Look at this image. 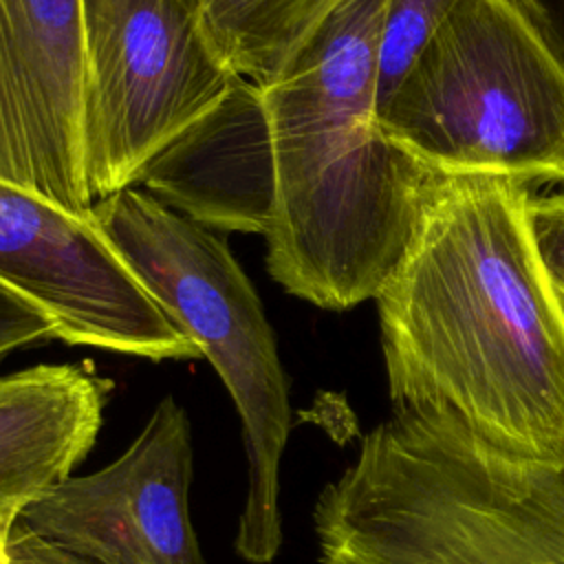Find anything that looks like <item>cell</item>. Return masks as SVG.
<instances>
[{
	"instance_id": "6da1fadb",
	"label": "cell",
	"mask_w": 564,
	"mask_h": 564,
	"mask_svg": "<svg viewBox=\"0 0 564 564\" xmlns=\"http://www.w3.org/2000/svg\"><path fill=\"white\" fill-rule=\"evenodd\" d=\"M531 185L438 176L375 302L392 412L443 423L505 469L564 463V302Z\"/></svg>"
},
{
	"instance_id": "7a4b0ae2",
	"label": "cell",
	"mask_w": 564,
	"mask_h": 564,
	"mask_svg": "<svg viewBox=\"0 0 564 564\" xmlns=\"http://www.w3.org/2000/svg\"><path fill=\"white\" fill-rule=\"evenodd\" d=\"M386 4L346 0L260 88L275 174L267 271L291 295L328 311L377 297L438 178L377 119Z\"/></svg>"
},
{
	"instance_id": "3957f363",
	"label": "cell",
	"mask_w": 564,
	"mask_h": 564,
	"mask_svg": "<svg viewBox=\"0 0 564 564\" xmlns=\"http://www.w3.org/2000/svg\"><path fill=\"white\" fill-rule=\"evenodd\" d=\"M313 531L322 564H564V463L505 469L392 412L324 485Z\"/></svg>"
},
{
	"instance_id": "277c9868",
	"label": "cell",
	"mask_w": 564,
	"mask_h": 564,
	"mask_svg": "<svg viewBox=\"0 0 564 564\" xmlns=\"http://www.w3.org/2000/svg\"><path fill=\"white\" fill-rule=\"evenodd\" d=\"M377 119L438 176L564 183V57L522 0H456Z\"/></svg>"
},
{
	"instance_id": "5b68a950",
	"label": "cell",
	"mask_w": 564,
	"mask_h": 564,
	"mask_svg": "<svg viewBox=\"0 0 564 564\" xmlns=\"http://www.w3.org/2000/svg\"><path fill=\"white\" fill-rule=\"evenodd\" d=\"M90 207L137 280L223 379L242 425L249 476L234 546L249 564L273 562L282 546L280 463L291 401L253 284L225 238L143 187H126Z\"/></svg>"
},
{
	"instance_id": "8992f818",
	"label": "cell",
	"mask_w": 564,
	"mask_h": 564,
	"mask_svg": "<svg viewBox=\"0 0 564 564\" xmlns=\"http://www.w3.org/2000/svg\"><path fill=\"white\" fill-rule=\"evenodd\" d=\"M84 172L93 203L223 101L236 73L198 0H82Z\"/></svg>"
},
{
	"instance_id": "52a82bcc",
	"label": "cell",
	"mask_w": 564,
	"mask_h": 564,
	"mask_svg": "<svg viewBox=\"0 0 564 564\" xmlns=\"http://www.w3.org/2000/svg\"><path fill=\"white\" fill-rule=\"evenodd\" d=\"M0 284L48 315L70 346L152 361L203 357L117 253L93 207L68 209L4 178Z\"/></svg>"
},
{
	"instance_id": "ba28073f",
	"label": "cell",
	"mask_w": 564,
	"mask_h": 564,
	"mask_svg": "<svg viewBox=\"0 0 564 564\" xmlns=\"http://www.w3.org/2000/svg\"><path fill=\"white\" fill-rule=\"evenodd\" d=\"M192 458L187 412L167 394L112 463L53 485L18 522L95 564H205L189 518Z\"/></svg>"
},
{
	"instance_id": "9c48e42d",
	"label": "cell",
	"mask_w": 564,
	"mask_h": 564,
	"mask_svg": "<svg viewBox=\"0 0 564 564\" xmlns=\"http://www.w3.org/2000/svg\"><path fill=\"white\" fill-rule=\"evenodd\" d=\"M0 178L68 209L93 205L82 0H0Z\"/></svg>"
},
{
	"instance_id": "30bf717a",
	"label": "cell",
	"mask_w": 564,
	"mask_h": 564,
	"mask_svg": "<svg viewBox=\"0 0 564 564\" xmlns=\"http://www.w3.org/2000/svg\"><path fill=\"white\" fill-rule=\"evenodd\" d=\"M139 185L214 231L264 236L275 174L262 90L236 77L223 101L148 165Z\"/></svg>"
},
{
	"instance_id": "8fae6325",
	"label": "cell",
	"mask_w": 564,
	"mask_h": 564,
	"mask_svg": "<svg viewBox=\"0 0 564 564\" xmlns=\"http://www.w3.org/2000/svg\"><path fill=\"white\" fill-rule=\"evenodd\" d=\"M112 381L90 364H37L0 375V527L73 476L101 430Z\"/></svg>"
},
{
	"instance_id": "7c38bea8",
	"label": "cell",
	"mask_w": 564,
	"mask_h": 564,
	"mask_svg": "<svg viewBox=\"0 0 564 564\" xmlns=\"http://www.w3.org/2000/svg\"><path fill=\"white\" fill-rule=\"evenodd\" d=\"M346 0H198L229 68L264 88Z\"/></svg>"
},
{
	"instance_id": "4fadbf2b",
	"label": "cell",
	"mask_w": 564,
	"mask_h": 564,
	"mask_svg": "<svg viewBox=\"0 0 564 564\" xmlns=\"http://www.w3.org/2000/svg\"><path fill=\"white\" fill-rule=\"evenodd\" d=\"M456 0H388L377 55L379 110L401 84Z\"/></svg>"
},
{
	"instance_id": "5bb4252c",
	"label": "cell",
	"mask_w": 564,
	"mask_h": 564,
	"mask_svg": "<svg viewBox=\"0 0 564 564\" xmlns=\"http://www.w3.org/2000/svg\"><path fill=\"white\" fill-rule=\"evenodd\" d=\"M48 339H57L53 319L0 284V359Z\"/></svg>"
},
{
	"instance_id": "9a60e30c",
	"label": "cell",
	"mask_w": 564,
	"mask_h": 564,
	"mask_svg": "<svg viewBox=\"0 0 564 564\" xmlns=\"http://www.w3.org/2000/svg\"><path fill=\"white\" fill-rule=\"evenodd\" d=\"M531 227L544 269L564 302V192L531 198Z\"/></svg>"
},
{
	"instance_id": "2e32d148",
	"label": "cell",
	"mask_w": 564,
	"mask_h": 564,
	"mask_svg": "<svg viewBox=\"0 0 564 564\" xmlns=\"http://www.w3.org/2000/svg\"><path fill=\"white\" fill-rule=\"evenodd\" d=\"M4 564H95L82 560L15 522L4 542Z\"/></svg>"
},
{
	"instance_id": "e0dca14e",
	"label": "cell",
	"mask_w": 564,
	"mask_h": 564,
	"mask_svg": "<svg viewBox=\"0 0 564 564\" xmlns=\"http://www.w3.org/2000/svg\"><path fill=\"white\" fill-rule=\"evenodd\" d=\"M564 57V0H522Z\"/></svg>"
},
{
	"instance_id": "ac0fdd59",
	"label": "cell",
	"mask_w": 564,
	"mask_h": 564,
	"mask_svg": "<svg viewBox=\"0 0 564 564\" xmlns=\"http://www.w3.org/2000/svg\"><path fill=\"white\" fill-rule=\"evenodd\" d=\"M7 535H9V531H7V529H2V527H0V546H2V544H4V542H7Z\"/></svg>"
},
{
	"instance_id": "d6986e66",
	"label": "cell",
	"mask_w": 564,
	"mask_h": 564,
	"mask_svg": "<svg viewBox=\"0 0 564 564\" xmlns=\"http://www.w3.org/2000/svg\"><path fill=\"white\" fill-rule=\"evenodd\" d=\"M0 564H4V544L0 546Z\"/></svg>"
}]
</instances>
